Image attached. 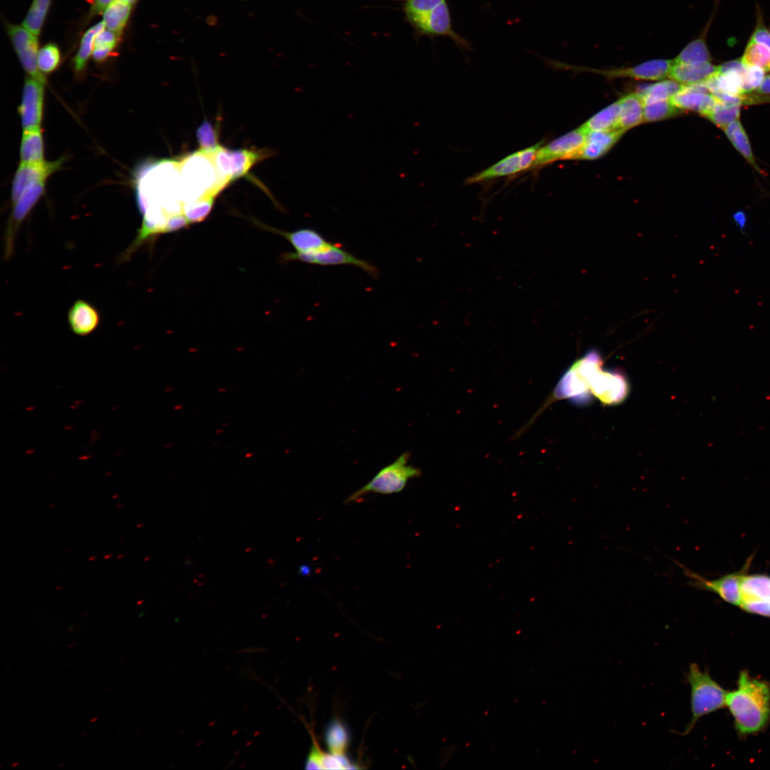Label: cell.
Wrapping results in <instances>:
<instances>
[{"label": "cell", "instance_id": "6da1fadb", "mask_svg": "<svg viewBox=\"0 0 770 770\" xmlns=\"http://www.w3.org/2000/svg\"><path fill=\"white\" fill-rule=\"evenodd\" d=\"M726 707L734 718L739 735L756 734L770 721V685L751 677L747 671H741L736 689L727 692Z\"/></svg>", "mask_w": 770, "mask_h": 770}, {"label": "cell", "instance_id": "7a4b0ae2", "mask_svg": "<svg viewBox=\"0 0 770 770\" xmlns=\"http://www.w3.org/2000/svg\"><path fill=\"white\" fill-rule=\"evenodd\" d=\"M602 365V359L596 349H590L575 360L559 379L537 416L557 400L566 399L578 405L586 403L592 394L595 374Z\"/></svg>", "mask_w": 770, "mask_h": 770}, {"label": "cell", "instance_id": "3957f363", "mask_svg": "<svg viewBox=\"0 0 770 770\" xmlns=\"http://www.w3.org/2000/svg\"><path fill=\"white\" fill-rule=\"evenodd\" d=\"M179 168L181 194L189 198V201L205 197H215L228 184L218 175L210 156L201 150L179 162Z\"/></svg>", "mask_w": 770, "mask_h": 770}, {"label": "cell", "instance_id": "277c9868", "mask_svg": "<svg viewBox=\"0 0 770 770\" xmlns=\"http://www.w3.org/2000/svg\"><path fill=\"white\" fill-rule=\"evenodd\" d=\"M684 679L690 687V704L692 717L682 732L672 731L678 735L689 734L697 722L702 717L726 707V692L714 679L707 669L702 671L697 663H691L684 673Z\"/></svg>", "mask_w": 770, "mask_h": 770}, {"label": "cell", "instance_id": "5b68a950", "mask_svg": "<svg viewBox=\"0 0 770 770\" xmlns=\"http://www.w3.org/2000/svg\"><path fill=\"white\" fill-rule=\"evenodd\" d=\"M410 454L404 452L390 464L383 467L364 486L351 493L345 500V503L358 500L369 493L393 494L401 492L408 481L418 478L421 471L409 463Z\"/></svg>", "mask_w": 770, "mask_h": 770}, {"label": "cell", "instance_id": "8992f818", "mask_svg": "<svg viewBox=\"0 0 770 770\" xmlns=\"http://www.w3.org/2000/svg\"><path fill=\"white\" fill-rule=\"evenodd\" d=\"M282 262L300 261L302 262L329 266V265H354L376 279L379 275L378 269L371 262L358 258L351 253L332 243L329 247L309 253L287 252L281 255Z\"/></svg>", "mask_w": 770, "mask_h": 770}, {"label": "cell", "instance_id": "52a82bcc", "mask_svg": "<svg viewBox=\"0 0 770 770\" xmlns=\"http://www.w3.org/2000/svg\"><path fill=\"white\" fill-rule=\"evenodd\" d=\"M208 154L220 177L227 182L245 176L250 168L267 156V153L251 149L228 150L222 146Z\"/></svg>", "mask_w": 770, "mask_h": 770}, {"label": "cell", "instance_id": "ba28073f", "mask_svg": "<svg viewBox=\"0 0 770 770\" xmlns=\"http://www.w3.org/2000/svg\"><path fill=\"white\" fill-rule=\"evenodd\" d=\"M751 560V559L749 558L746 564L739 571L723 575L714 580L706 579L682 564L677 561L674 562L681 567L684 575L689 579L688 583L689 585L715 593L725 602L739 606L741 602V580L748 570Z\"/></svg>", "mask_w": 770, "mask_h": 770}, {"label": "cell", "instance_id": "9c48e42d", "mask_svg": "<svg viewBox=\"0 0 770 770\" xmlns=\"http://www.w3.org/2000/svg\"><path fill=\"white\" fill-rule=\"evenodd\" d=\"M46 180L29 186L13 205L4 234V257L10 259L14 252L16 234L24 220L44 195Z\"/></svg>", "mask_w": 770, "mask_h": 770}, {"label": "cell", "instance_id": "30bf717a", "mask_svg": "<svg viewBox=\"0 0 770 770\" xmlns=\"http://www.w3.org/2000/svg\"><path fill=\"white\" fill-rule=\"evenodd\" d=\"M541 142L506 156L486 169L466 179V184H476L500 177L515 175L532 168Z\"/></svg>", "mask_w": 770, "mask_h": 770}, {"label": "cell", "instance_id": "8fae6325", "mask_svg": "<svg viewBox=\"0 0 770 770\" xmlns=\"http://www.w3.org/2000/svg\"><path fill=\"white\" fill-rule=\"evenodd\" d=\"M587 130L580 127L540 146L531 168L542 167L558 160L573 159L583 145Z\"/></svg>", "mask_w": 770, "mask_h": 770}, {"label": "cell", "instance_id": "7c38bea8", "mask_svg": "<svg viewBox=\"0 0 770 770\" xmlns=\"http://www.w3.org/2000/svg\"><path fill=\"white\" fill-rule=\"evenodd\" d=\"M672 60L654 59L632 67L600 69L568 66L570 69L596 73L609 78H630L638 80H660L668 76Z\"/></svg>", "mask_w": 770, "mask_h": 770}, {"label": "cell", "instance_id": "4fadbf2b", "mask_svg": "<svg viewBox=\"0 0 770 770\" xmlns=\"http://www.w3.org/2000/svg\"><path fill=\"white\" fill-rule=\"evenodd\" d=\"M8 33L19 61L29 76L46 84V80L38 66V40L26 27L8 25Z\"/></svg>", "mask_w": 770, "mask_h": 770}, {"label": "cell", "instance_id": "5bb4252c", "mask_svg": "<svg viewBox=\"0 0 770 770\" xmlns=\"http://www.w3.org/2000/svg\"><path fill=\"white\" fill-rule=\"evenodd\" d=\"M45 83L29 76L25 78L22 99L18 108L25 130L41 128L43 118Z\"/></svg>", "mask_w": 770, "mask_h": 770}, {"label": "cell", "instance_id": "9a60e30c", "mask_svg": "<svg viewBox=\"0 0 770 770\" xmlns=\"http://www.w3.org/2000/svg\"><path fill=\"white\" fill-rule=\"evenodd\" d=\"M65 160L61 157L54 161L21 162L12 181L11 200L14 205L31 185L46 179L61 168Z\"/></svg>", "mask_w": 770, "mask_h": 770}, {"label": "cell", "instance_id": "2e32d148", "mask_svg": "<svg viewBox=\"0 0 770 770\" xmlns=\"http://www.w3.org/2000/svg\"><path fill=\"white\" fill-rule=\"evenodd\" d=\"M628 393L625 377L616 371L602 370L601 367L595 374L591 394L602 404L613 405L620 403Z\"/></svg>", "mask_w": 770, "mask_h": 770}, {"label": "cell", "instance_id": "e0dca14e", "mask_svg": "<svg viewBox=\"0 0 770 770\" xmlns=\"http://www.w3.org/2000/svg\"><path fill=\"white\" fill-rule=\"evenodd\" d=\"M670 100L679 109L690 110L707 118L717 103V99L710 93L704 82L683 85L682 91Z\"/></svg>", "mask_w": 770, "mask_h": 770}, {"label": "cell", "instance_id": "ac0fdd59", "mask_svg": "<svg viewBox=\"0 0 770 770\" xmlns=\"http://www.w3.org/2000/svg\"><path fill=\"white\" fill-rule=\"evenodd\" d=\"M261 227L269 231L279 235L288 240L296 252L302 253L315 252L329 247L332 242L327 240L319 232L312 228H302L293 232H287L260 224Z\"/></svg>", "mask_w": 770, "mask_h": 770}, {"label": "cell", "instance_id": "d6986e66", "mask_svg": "<svg viewBox=\"0 0 770 770\" xmlns=\"http://www.w3.org/2000/svg\"><path fill=\"white\" fill-rule=\"evenodd\" d=\"M623 129L588 132L573 159L593 160L607 153L625 133Z\"/></svg>", "mask_w": 770, "mask_h": 770}, {"label": "cell", "instance_id": "ffe728a7", "mask_svg": "<svg viewBox=\"0 0 770 770\" xmlns=\"http://www.w3.org/2000/svg\"><path fill=\"white\" fill-rule=\"evenodd\" d=\"M68 322L71 330L78 336H86L93 332L100 322L98 310L89 302L78 299L73 302L68 312Z\"/></svg>", "mask_w": 770, "mask_h": 770}, {"label": "cell", "instance_id": "44dd1931", "mask_svg": "<svg viewBox=\"0 0 770 770\" xmlns=\"http://www.w3.org/2000/svg\"><path fill=\"white\" fill-rule=\"evenodd\" d=\"M719 73V66L710 62L700 64L676 63L672 61L668 77L682 85L704 83Z\"/></svg>", "mask_w": 770, "mask_h": 770}, {"label": "cell", "instance_id": "7402d4cb", "mask_svg": "<svg viewBox=\"0 0 770 770\" xmlns=\"http://www.w3.org/2000/svg\"><path fill=\"white\" fill-rule=\"evenodd\" d=\"M750 602H770L769 575L764 574H744L741 583L740 605L742 603Z\"/></svg>", "mask_w": 770, "mask_h": 770}, {"label": "cell", "instance_id": "603a6c76", "mask_svg": "<svg viewBox=\"0 0 770 770\" xmlns=\"http://www.w3.org/2000/svg\"><path fill=\"white\" fill-rule=\"evenodd\" d=\"M620 101V129L627 130L644 121L645 103L637 93H630Z\"/></svg>", "mask_w": 770, "mask_h": 770}, {"label": "cell", "instance_id": "cb8c5ba5", "mask_svg": "<svg viewBox=\"0 0 770 770\" xmlns=\"http://www.w3.org/2000/svg\"><path fill=\"white\" fill-rule=\"evenodd\" d=\"M710 22L698 38L689 43L672 60L676 63L700 64L711 61V55L706 39Z\"/></svg>", "mask_w": 770, "mask_h": 770}, {"label": "cell", "instance_id": "d4e9b609", "mask_svg": "<svg viewBox=\"0 0 770 770\" xmlns=\"http://www.w3.org/2000/svg\"><path fill=\"white\" fill-rule=\"evenodd\" d=\"M324 741L329 753L345 755L349 743L346 726L339 719H332L326 726Z\"/></svg>", "mask_w": 770, "mask_h": 770}, {"label": "cell", "instance_id": "484cf974", "mask_svg": "<svg viewBox=\"0 0 770 770\" xmlns=\"http://www.w3.org/2000/svg\"><path fill=\"white\" fill-rule=\"evenodd\" d=\"M44 147L41 128L25 130L20 145L21 162L43 160Z\"/></svg>", "mask_w": 770, "mask_h": 770}, {"label": "cell", "instance_id": "4316f807", "mask_svg": "<svg viewBox=\"0 0 770 770\" xmlns=\"http://www.w3.org/2000/svg\"><path fill=\"white\" fill-rule=\"evenodd\" d=\"M724 130L728 139L739 153L756 171L763 173L756 162L748 135L740 121L737 120L733 122Z\"/></svg>", "mask_w": 770, "mask_h": 770}, {"label": "cell", "instance_id": "83f0119b", "mask_svg": "<svg viewBox=\"0 0 770 770\" xmlns=\"http://www.w3.org/2000/svg\"><path fill=\"white\" fill-rule=\"evenodd\" d=\"M131 10V4L123 0H114L103 13L105 27L115 33L119 37L126 25Z\"/></svg>", "mask_w": 770, "mask_h": 770}, {"label": "cell", "instance_id": "f1b7e54d", "mask_svg": "<svg viewBox=\"0 0 770 770\" xmlns=\"http://www.w3.org/2000/svg\"><path fill=\"white\" fill-rule=\"evenodd\" d=\"M683 85L673 81L664 80L654 84L643 86L636 92L643 100L644 103H650L659 101L670 100L674 96L679 93Z\"/></svg>", "mask_w": 770, "mask_h": 770}, {"label": "cell", "instance_id": "f546056e", "mask_svg": "<svg viewBox=\"0 0 770 770\" xmlns=\"http://www.w3.org/2000/svg\"><path fill=\"white\" fill-rule=\"evenodd\" d=\"M620 110L619 100L593 115L583 125L588 132L620 129Z\"/></svg>", "mask_w": 770, "mask_h": 770}, {"label": "cell", "instance_id": "4dcf8cb0", "mask_svg": "<svg viewBox=\"0 0 770 770\" xmlns=\"http://www.w3.org/2000/svg\"><path fill=\"white\" fill-rule=\"evenodd\" d=\"M741 60L746 66H758L765 71H770V49L751 38Z\"/></svg>", "mask_w": 770, "mask_h": 770}, {"label": "cell", "instance_id": "1f68e13d", "mask_svg": "<svg viewBox=\"0 0 770 770\" xmlns=\"http://www.w3.org/2000/svg\"><path fill=\"white\" fill-rule=\"evenodd\" d=\"M104 28L105 24L103 21H101L90 28L84 34L80 48L74 58V68L76 73H81L85 70L88 60L94 48L96 37L104 30Z\"/></svg>", "mask_w": 770, "mask_h": 770}, {"label": "cell", "instance_id": "d6a6232c", "mask_svg": "<svg viewBox=\"0 0 770 770\" xmlns=\"http://www.w3.org/2000/svg\"><path fill=\"white\" fill-rule=\"evenodd\" d=\"M51 0H34L23 25L35 36H38L44 22Z\"/></svg>", "mask_w": 770, "mask_h": 770}, {"label": "cell", "instance_id": "836d02e7", "mask_svg": "<svg viewBox=\"0 0 770 770\" xmlns=\"http://www.w3.org/2000/svg\"><path fill=\"white\" fill-rule=\"evenodd\" d=\"M740 112V106L729 105L717 100V103L707 118L724 130L729 124L739 120Z\"/></svg>", "mask_w": 770, "mask_h": 770}, {"label": "cell", "instance_id": "e575fe53", "mask_svg": "<svg viewBox=\"0 0 770 770\" xmlns=\"http://www.w3.org/2000/svg\"><path fill=\"white\" fill-rule=\"evenodd\" d=\"M215 197H205L187 202L183 205V212L189 223L200 222L210 214Z\"/></svg>", "mask_w": 770, "mask_h": 770}, {"label": "cell", "instance_id": "d590c367", "mask_svg": "<svg viewBox=\"0 0 770 770\" xmlns=\"http://www.w3.org/2000/svg\"><path fill=\"white\" fill-rule=\"evenodd\" d=\"M679 111V109L671 100L646 103L644 106V121L664 120L677 114Z\"/></svg>", "mask_w": 770, "mask_h": 770}, {"label": "cell", "instance_id": "8d00e7d4", "mask_svg": "<svg viewBox=\"0 0 770 770\" xmlns=\"http://www.w3.org/2000/svg\"><path fill=\"white\" fill-rule=\"evenodd\" d=\"M445 0H405L402 10L406 21L410 25L432 11Z\"/></svg>", "mask_w": 770, "mask_h": 770}, {"label": "cell", "instance_id": "74e56055", "mask_svg": "<svg viewBox=\"0 0 770 770\" xmlns=\"http://www.w3.org/2000/svg\"><path fill=\"white\" fill-rule=\"evenodd\" d=\"M196 137L200 150L205 153L215 151L220 145L218 130L208 120H204L196 130Z\"/></svg>", "mask_w": 770, "mask_h": 770}, {"label": "cell", "instance_id": "f35d334b", "mask_svg": "<svg viewBox=\"0 0 770 770\" xmlns=\"http://www.w3.org/2000/svg\"><path fill=\"white\" fill-rule=\"evenodd\" d=\"M61 61L60 51L53 43L43 46L38 53V66L43 73H50L58 66Z\"/></svg>", "mask_w": 770, "mask_h": 770}, {"label": "cell", "instance_id": "ab89813d", "mask_svg": "<svg viewBox=\"0 0 770 770\" xmlns=\"http://www.w3.org/2000/svg\"><path fill=\"white\" fill-rule=\"evenodd\" d=\"M765 71L758 66H746L741 73L743 93L756 90L761 84Z\"/></svg>", "mask_w": 770, "mask_h": 770}, {"label": "cell", "instance_id": "60d3db41", "mask_svg": "<svg viewBox=\"0 0 770 770\" xmlns=\"http://www.w3.org/2000/svg\"><path fill=\"white\" fill-rule=\"evenodd\" d=\"M750 38L770 49V31L765 26L760 12H758L756 25Z\"/></svg>", "mask_w": 770, "mask_h": 770}, {"label": "cell", "instance_id": "b9f144b4", "mask_svg": "<svg viewBox=\"0 0 770 770\" xmlns=\"http://www.w3.org/2000/svg\"><path fill=\"white\" fill-rule=\"evenodd\" d=\"M120 37L110 30H103L96 37L94 47L106 46L115 48Z\"/></svg>", "mask_w": 770, "mask_h": 770}, {"label": "cell", "instance_id": "7bdbcfd3", "mask_svg": "<svg viewBox=\"0 0 770 770\" xmlns=\"http://www.w3.org/2000/svg\"><path fill=\"white\" fill-rule=\"evenodd\" d=\"M189 224L190 223L183 212L171 215L168 220L165 229V233L176 231L184 227H188Z\"/></svg>", "mask_w": 770, "mask_h": 770}, {"label": "cell", "instance_id": "ee69618b", "mask_svg": "<svg viewBox=\"0 0 770 770\" xmlns=\"http://www.w3.org/2000/svg\"><path fill=\"white\" fill-rule=\"evenodd\" d=\"M746 66L743 63L741 58L732 60L725 62L719 66V73H724L728 72H736L742 73L745 69Z\"/></svg>", "mask_w": 770, "mask_h": 770}, {"label": "cell", "instance_id": "f6af8a7d", "mask_svg": "<svg viewBox=\"0 0 770 770\" xmlns=\"http://www.w3.org/2000/svg\"><path fill=\"white\" fill-rule=\"evenodd\" d=\"M113 50L114 48L111 47H94L93 51V58L96 62H103L106 61L112 54Z\"/></svg>", "mask_w": 770, "mask_h": 770}, {"label": "cell", "instance_id": "bcb514c9", "mask_svg": "<svg viewBox=\"0 0 770 770\" xmlns=\"http://www.w3.org/2000/svg\"><path fill=\"white\" fill-rule=\"evenodd\" d=\"M732 219L740 231L744 232L747 222L746 214L743 210L736 211L733 214Z\"/></svg>", "mask_w": 770, "mask_h": 770}, {"label": "cell", "instance_id": "7dc6e473", "mask_svg": "<svg viewBox=\"0 0 770 770\" xmlns=\"http://www.w3.org/2000/svg\"><path fill=\"white\" fill-rule=\"evenodd\" d=\"M113 0H93L91 13L93 14H98L107 8V6L113 2Z\"/></svg>", "mask_w": 770, "mask_h": 770}, {"label": "cell", "instance_id": "c3c4849f", "mask_svg": "<svg viewBox=\"0 0 770 770\" xmlns=\"http://www.w3.org/2000/svg\"><path fill=\"white\" fill-rule=\"evenodd\" d=\"M756 91L759 94H770V74L764 77L761 84Z\"/></svg>", "mask_w": 770, "mask_h": 770}, {"label": "cell", "instance_id": "681fc988", "mask_svg": "<svg viewBox=\"0 0 770 770\" xmlns=\"http://www.w3.org/2000/svg\"><path fill=\"white\" fill-rule=\"evenodd\" d=\"M123 1H126V2H128V3H129L130 4H131V5H132V4H134V3H135V1H137V0H123Z\"/></svg>", "mask_w": 770, "mask_h": 770}, {"label": "cell", "instance_id": "f907efd6", "mask_svg": "<svg viewBox=\"0 0 770 770\" xmlns=\"http://www.w3.org/2000/svg\"><path fill=\"white\" fill-rule=\"evenodd\" d=\"M110 557H111V555H107V556L105 557V558H110Z\"/></svg>", "mask_w": 770, "mask_h": 770}]
</instances>
